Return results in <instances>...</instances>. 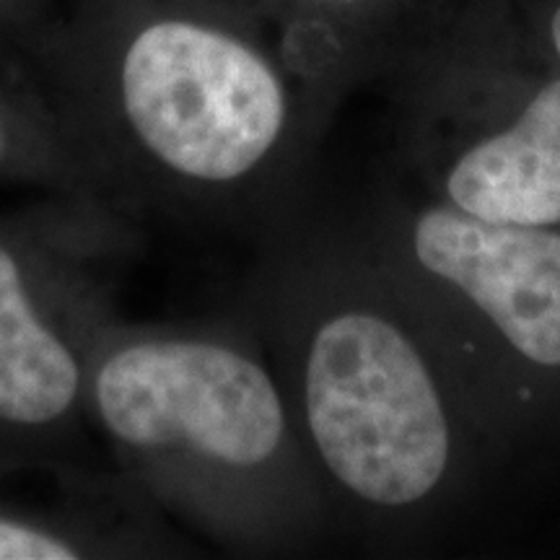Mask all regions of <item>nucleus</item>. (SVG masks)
Returning a JSON list of instances; mask_svg holds the SVG:
<instances>
[{
    "instance_id": "1a4fd4ad",
    "label": "nucleus",
    "mask_w": 560,
    "mask_h": 560,
    "mask_svg": "<svg viewBox=\"0 0 560 560\" xmlns=\"http://www.w3.org/2000/svg\"><path fill=\"white\" fill-rule=\"evenodd\" d=\"M550 42H552V52H556V58L560 62V5H556V11H552L550 16Z\"/></svg>"
},
{
    "instance_id": "6e6552de",
    "label": "nucleus",
    "mask_w": 560,
    "mask_h": 560,
    "mask_svg": "<svg viewBox=\"0 0 560 560\" xmlns=\"http://www.w3.org/2000/svg\"><path fill=\"white\" fill-rule=\"evenodd\" d=\"M0 182L45 195L107 200L60 109L0 86ZM109 202V200H107Z\"/></svg>"
},
{
    "instance_id": "423d86ee",
    "label": "nucleus",
    "mask_w": 560,
    "mask_h": 560,
    "mask_svg": "<svg viewBox=\"0 0 560 560\" xmlns=\"http://www.w3.org/2000/svg\"><path fill=\"white\" fill-rule=\"evenodd\" d=\"M418 153L433 200L490 223L560 226V75Z\"/></svg>"
},
{
    "instance_id": "f03ea898",
    "label": "nucleus",
    "mask_w": 560,
    "mask_h": 560,
    "mask_svg": "<svg viewBox=\"0 0 560 560\" xmlns=\"http://www.w3.org/2000/svg\"><path fill=\"white\" fill-rule=\"evenodd\" d=\"M89 420L140 499L223 550H304L332 524L276 369L242 327L115 317Z\"/></svg>"
},
{
    "instance_id": "39448f33",
    "label": "nucleus",
    "mask_w": 560,
    "mask_h": 560,
    "mask_svg": "<svg viewBox=\"0 0 560 560\" xmlns=\"http://www.w3.org/2000/svg\"><path fill=\"white\" fill-rule=\"evenodd\" d=\"M433 322L501 429L560 420V226L420 200L363 240Z\"/></svg>"
},
{
    "instance_id": "9d476101",
    "label": "nucleus",
    "mask_w": 560,
    "mask_h": 560,
    "mask_svg": "<svg viewBox=\"0 0 560 560\" xmlns=\"http://www.w3.org/2000/svg\"><path fill=\"white\" fill-rule=\"evenodd\" d=\"M312 3H353V0H312Z\"/></svg>"
},
{
    "instance_id": "7ed1b4c3",
    "label": "nucleus",
    "mask_w": 560,
    "mask_h": 560,
    "mask_svg": "<svg viewBox=\"0 0 560 560\" xmlns=\"http://www.w3.org/2000/svg\"><path fill=\"white\" fill-rule=\"evenodd\" d=\"M66 125L104 198L136 221L280 229L310 159L268 55L185 13L125 30L94 100Z\"/></svg>"
},
{
    "instance_id": "0eeeda50",
    "label": "nucleus",
    "mask_w": 560,
    "mask_h": 560,
    "mask_svg": "<svg viewBox=\"0 0 560 560\" xmlns=\"http://www.w3.org/2000/svg\"><path fill=\"white\" fill-rule=\"evenodd\" d=\"M182 548L161 514L128 482L94 486L62 506H26L0 499V560L153 558Z\"/></svg>"
},
{
    "instance_id": "f257e3e1",
    "label": "nucleus",
    "mask_w": 560,
    "mask_h": 560,
    "mask_svg": "<svg viewBox=\"0 0 560 560\" xmlns=\"http://www.w3.org/2000/svg\"><path fill=\"white\" fill-rule=\"evenodd\" d=\"M252 312L332 520L423 529L503 436L433 322L355 236L278 229Z\"/></svg>"
},
{
    "instance_id": "20e7f679",
    "label": "nucleus",
    "mask_w": 560,
    "mask_h": 560,
    "mask_svg": "<svg viewBox=\"0 0 560 560\" xmlns=\"http://www.w3.org/2000/svg\"><path fill=\"white\" fill-rule=\"evenodd\" d=\"M136 223L75 195L0 213V478L70 467L91 425V359L138 252Z\"/></svg>"
}]
</instances>
